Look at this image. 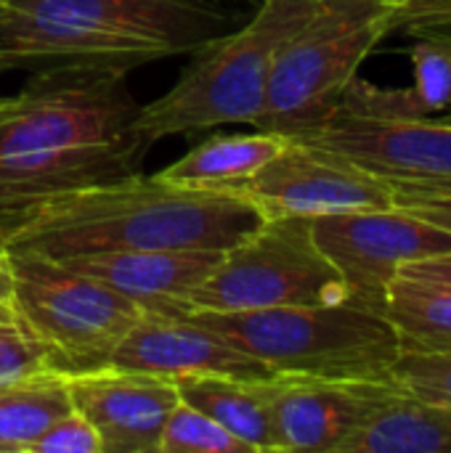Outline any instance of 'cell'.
<instances>
[{"instance_id": "obj_1", "label": "cell", "mask_w": 451, "mask_h": 453, "mask_svg": "<svg viewBox=\"0 0 451 453\" xmlns=\"http://www.w3.org/2000/svg\"><path fill=\"white\" fill-rule=\"evenodd\" d=\"M263 220L239 191L183 188L138 173L43 202L19 215L0 239L8 252L48 260L138 250H229Z\"/></svg>"}, {"instance_id": "obj_2", "label": "cell", "mask_w": 451, "mask_h": 453, "mask_svg": "<svg viewBox=\"0 0 451 453\" xmlns=\"http://www.w3.org/2000/svg\"><path fill=\"white\" fill-rule=\"evenodd\" d=\"M322 0H260L239 27L194 50L178 82L141 104L130 130L152 143L218 125H255L282 45L314 16Z\"/></svg>"}, {"instance_id": "obj_3", "label": "cell", "mask_w": 451, "mask_h": 453, "mask_svg": "<svg viewBox=\"0 0 451 453\" xmlns=\"http://www.w3.org/2000/svg\"><path fill=\"white\" fill-rule=\"evenodd\" d=\"M274 374L393 382L401 345L391 321L372 308L346 303L292 305L242 313H189Z\"/></svg>"}, {"instance_id": "obj_4", "label": "cell", "mask_w": 451, "mask_h": 453, "mask_svg": "<svg viewBox=\"0 0 451 453\" xmlns=\"http://www.w3.org/2000/svg\"><path fill=\"white\" fill-rule=\"evenodd\" d=\"M388 35L393 24L377 0H322L282 45L255 127L284 138L316 127Z\"/></svg>"}, {"instance_id": "obj_5", "label": "cell", "mask_w": 451, "mask_h": 453, "mask_svg": "<svg viewBox=\"0 0 451 453\" xmlns=\"http://www.w3.org/2000/svg\"><path fill=\"white\" fill-rule=\"evenodd\" d=\"M292 141L330 149L391 186L451 191V125L428 114L412 88L356 74L338 106Z\"/></svg>"}, {"instance_id": "obj_6", "label": "cell", "mask_w": 451, "mask_h": 453, "mask_svg": "<svg viewBox=\"0 0 451 453\" xmlns=\"http://www.w3.org/2000/svg\"><path fill=\"white\" fill-rule=\"evenodd\" d=\"M13 319L43 345L48 369L72 377L109 366L141 308L101 281L37 255L11 252Z\"/></svg>"}, {"instance_id": "obj_7", "label": "cell", "mask_w": 451, "mask_h": 453, "mask_svg": "<svg viewBox=\"0 0 451 453\" xmlns=\"http://www.w3.org/2000/svg\"><path fill=\"white\" fill-rule=\"evenodd\" d=\"M348 289L311 234V218H266L229 247L215 271L189 295L186 316L242 313L346 303Z\"/></svg>"}, {"instance_id": "obj_8", "label": "cell", "mask_w": 451, "mask_h": 453, "mask_svg": "<svg viewBox=\"0 0 451 453\" xmlns=\"http://www.w3.org/2000/svg\"><path fill=\"white\" fill-rule=\"evenodd\" d=\"M311 234L343 276L348 300L380 313L404 265L451 252V231L399 204L319 215Z\"/></svg>"}, {"instance_id": "obj_9", "label": "cell", "mask_w": 451, "mask_h": 453, "mask_svg": "<svg viewBox=\"0 0 451 453\" xmlns=\"http://www.w3.org/2000/svg\"><path fill=\"white\" fill-rule=\"evenodd\" d=\"M237 191L245 194L263 218H319L396 204V191L388 180L330 149L292 138H287L284 149Z\"/></svg>"}, {"instance_id": "obj_10", "label": "cell", "mask_w": 451, "mask_h": 453, "mask_svg": "<svg viewBox=\"0 0 451 453\" xmlns=\"http://www.w3.org/2000/svg\"><path fill=\"white\" fill-rule=\"evenodd\" d=\"M173 56L165 45L0 0V72L96 66L130 72Z\"/></svg>"}, {"instance_id": "obj_11", "label": "cell", "mask_w": 451, "mask_h": 453, "mask_svg": "<svg viewBox=\"0 0 451 453\" xmlns=\"http://www.w3.org/2000/svg\"><path fill=\"white\" fill-rule=\"evenodd\" d=\"M152 146L149 138L128 133L101 143L0 154V236L43 202L138 175Z\"/></svg>"}, {"instance_id": "obj_12", "label": "cell", "mask_w": 451, "mask_h": 453, "mask_svg": "<svg viewBox=\"0 0 451 453\" xmlns=\"http://www.w3.org/2000/svg\"><path fill=\"white\" fill-rule=\"evenodd\" d=\"M396 382H335L274 374L266 380L276 453H340Z\"/></svg>"}, {"instance_id": "obj_13", "label": "cell", "mask_w": 451, "mask_h": 453, "mask_svg": "<svg viewBox=\"0 0 451 453\" xmlns=\"http://www.w3.org/2000/svg\"><path fill=\"white\" fill-rule=\"evenodd\" d=\"M72 409L101 438V453H159V435L181 403L173 380L104 366L66 377Z\"/></svg>"}, {"instance_id": "obj_14", "label": "cell", "mask_w": 451, "mask_h": 453, "mask_svg": "<svg viewBox=\"0 0 451 453\" xmlns=\"http://www.w3.org/2000/svg\"><path fill=\"white\" fill-rule=\"evenodd\" d=\"M109 366L144 372L165 380L223 374L239 380H268L274 372L239 350L234 342L189 316L141 313L136 326L117 345Z\"/></svg>"}, {"instance_id": "obj_15", "label": "cell", "mask_w": 451, "mask_h": 453, "mask_svg": "<svg viewBox=\"0 0 451 453\" xmlns=\"http://www.w3.org/2000/svg\"><path fill=\"white\" fill-rule=\"evenodd\" d=\"M11 5L66 16L109 32L165 45L173 56L194 53L213 37L239 27L226 13L194 0H5Z\"/></svg>"}, {"instance_id": "obj_16", "label": "cell", "mask_w": 451, "mask_h": 453, "mask_svg": "<svg viewBox=\"0 0 451 453\" xmlns=\"http://www.w3.org/2000/svg\"><path fill=\"white\" fill-rule=\"evenodd\" d=\"M226 250H138L58 260L136 303L144 313L186 316L189 295L215 271Z\"/></svg>"}, {"instance_id": "obj_17", "label": "cell", "mask_w": 451, "mask_h": 453, "mask_svg": "<svg viewBox=\"0 0 451 453\" xmlns=\"http://www.w3.org/2000/svg\"><path fill=\"white\" fill-rule=\"evenodd\" d=\"M340 453H451V409L396 388Z\"/></svg>"}, {"instance_id": "obj_18", "label": "cell", "mask_w": 451, "mask_h": 453, "mask_svg": "<svg viewBox=\"0 0 451 453\" xmlns=\"http://www.w3.org/2000/svg\"><path fill=\"white\" fill-rule=\"evenodd\" d=\"M271 380V377H268ZM183 403L199 409L253 451L276 453L266 380L199 374L173 380Z\"/></svg>"}, {"instance_id": "obj_19", "label": "cell", "mask_w": 451, "mask_h": 453, "mask_svg": "<svg viewBox=\"0 0 451 453\" xmlns=\"http://www.w3.org/2000/svg\"><path fill=\"white\" fill-rule=\"evenodd\" d=\"M287 138L276 133H247V135H215L183 154L178 162L154 173L159 180L183 188H242L268 159L284 149Z\"/></svg>"}, {"instance_id": "obj_20", "label": "cell", "mask_w": 451, "mask_h": 453, "mask_svg": "<svg viewBox=\"0 0 451 453\" xmlns=\"http://www.w3.org/2000/svg\"><path fill=\"white\" fill-rule=\"evenodd\" d=\"M69 411L66 377L53 369L0 380V453H24L51 422Z\"/></svg>"}, {"instance_id": "obj_21", "label": "cell", "mask_w": 451, "mask_h": 453, "mask_svg": "<svg viewBox=\"0 0 451 453\" xmlns=\"http://www.w3.org/2000/svg\"><path fill=\"white\" fill-rule=\"evenodd\" d=\"M383 316L396 329L401 353H451V289L396 276Z\"/></svg>"}, {"instance_id": "obj_22", "label": "cell", "mask_w": 451, "mask_h": 453, "mask_svg": "<svg viewBox=\"0 0 451 453\" xmlns=\"http://www.w3.org/2000/svg\"><path fill=\"white\" fill-rule=\"evenodd\" d=\"M159 453H255L215 419L189 403H178L159 435Z\"/></svg>"}, {"instance_id": "obj_23", "label": "cell", "mask_w": 451, "mask_h": 453, "mask_svg": "<svg viewBox=\"0 0 451 453\" xmlns=\"http://www.w3.org/2000/svg\"><path fill=\"white\" fill-rule=\"evenodd\" d=\"M409 61L415 72V96L428 114L447 111L451 104V42L415 35L409 45Z\"/></svg>"}, {"instance_id": "obj_24", "label": "cell", "mask_w": 451, "mask_h": 453, "mask_svg": "<svg viewBox=\"0 0 451 453\" xmlns=\"http://www.w3.org/2000/svg\"><path fill=\"white\" fill-rule=\"evenodd\" d=\"M393 382L420 401L451 409V353H401Z\"/></svg>"}, {"instance_id": "obj_25", "label": "cell", "mask_w": 451, "mask_h": 453, "mask_svg": "<svg viewBox=\"0 0 451 453\" xmlns=\"http://www.w3.org/2000/svg\"><path fill=\"white\" fill-rule=\"evenodd\" d=\"M24 453H101V438L93 425L72 409L51 422Z\"/></svg>"}, {"instance_id": "obj_26", "label": "cell", "mask_w": 451, "mask_h": 453, "mask_svg": "<svg viewBox=\"0 0 451 453\" xmlns=\"http://www.w3.org/2000/svg\"><path fill=\"white\" fill-rule=\"evenodd\" d=\"M48 369L43 345L16 321H0V380Z\"/></svg>"}, {"instance_id": "obj_27", "label": "cell", "mask_w": 451, "mask_h": 453, "mask_svg": "<svg viewBox=\"0 0 451 453\" xmlns=\"http://www.w3.org/2000/svg\"><path fill=\"white\" fill-rule=\"evenodd\" d=\"M396 204L451 231V191L439 188H415V186H393Z\"/></svg>"}, {"instance_id": "obj_28", "label": "cell", "mask_w": 451, "mask_h": 453, "mask_svg": "<svg viewBox=\"0 0 451 453\" xmlns=\"http://www.w3.org/2000/svg\"><path fill=\"white\" fill-rule=\"evenodd\" d=\"M385 5L393 32H401L404 24L425 16H447L451 13V0H377Z\"/></svg>"}, {"instance_id": "obj_29", "label": "cell", "mask_w": 451, "mask_h": 453, "mask_svg": "<svg viewBox=\"0 0 451 453\" xmlns=\"http://www.w3.org/2000/svg\"><path fill=\"white\" fill-rule=\"evenodd\" d=\"M399 276L407 279H417V281H431V284H441L451 289V252L447 255H433L417 263H409L399 271Z\"/></svg>"}, {"instance_id": "obj_30", "label": "cell", "mask_w": 451, "mask_h": 453, "mask_svg": "<svg viewBox=\"0 0 451 453\" xmlns=\"http://www.w3.org/2000/svg\"><path fill=\"white\" fill-rule=\"evenodd\" d=\"M404 35L415 37V35H428V37H439L451 42V13L447 16H425V19H415L409 24L401 27Z\"/></svg>"}, {"instance_id": "obj_31", "label": "cell", "mask_w": 451, "mask_h": 453, "mask_svg": "<svg viewBox=\"0 0 451 453\" xmlns=\"http://www.w3.org/2000/svg\"><path fill=\"white\" fill-rule=\"evenodd\" d=\"M11 303H13V268H11V252L0 239V321L13 319Z\"/></svg>"}, {"instance_id": "obj_32", "label": "cell", "mask_w": 451, "mask_h": 453, "mask_svg": "<svg viewBox=\"0 0 451 453\" xmlns=\"http://www.w3.org/2000/svg\"><path fill=\"white\" fill-rule=\"evenodd\" d=\"M194 3H205L221 13H226L229 19H234L237 24H242L245 19H250V13L260 5V0H194Z\"/></svg>"}, {"instance_id": "obj_33", "label": "cell", "mask_w": 451, "mask_h": 453, "mask_svg": "<svg viewBox=\"0 0 451 453\" xmlns=\"http://www.w3.org/2000/svg\"><path fill=\"white\" fill-rule=\"evenodd\" d=\"M16 106H19V96H13V98H0V119L8 117Z\"/></svg>"}, {"instance_id": "obj_34", "label": "cell", "mask_w": 451, "mask_h": 453, "mask_svg": "<svg viewBox=\"0 0 451 453\" xmlns=\"http://www.w3.org/2000/svg\"><path fill=\"white\" fill-rule=\"evenodd\" d=\"M433 117H439L444 125H451V111H447V114H441V111H439V114H433Z\"/></svg>"}]
</instances>
